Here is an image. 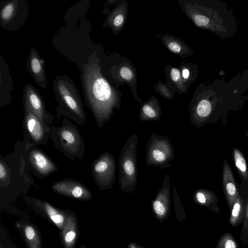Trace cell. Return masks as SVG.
<instances>
[{"label": "cell", "instance_id": "cell-10", "mask_svg": "<svg viewBox=\"0 0 248 248\" xmlns=\"http://www.w3.org/2000/svg\"><path fill=\"white\" fill-rule=\"evenodd\" d=\"M27 160L31 170L39 178L46 177L58 170L53 160L40 149L36 147L29 151Z\"/></svg>", "mask_w": 248, "mask_h": 248}, {"label": "cell", "instance_id": "cell-24", "mask_svg": "<svg viewBox=\"0 0 248 248\" xmlns=\"http://www.w3.org/2000/svg\"><path fill=\"white\" fill-rule=\"evenodd\" d=\"M142 111L145 117L142 121L147 119L158 120L159 115L155 109L148 104H145L142 108Z\"/></svg>", "mask_w": 248, "mask_h": 248}, {"label": "cell", "instance_id": "cell-1", "mask_svg": "<svg viewBox=\"0 0 248 248\" xmlns=\"http://www.w3.org/2000/svg\"><path fill=\"white\" fill-rule=\"evenodd\" d=\"M81 83L85 102L99 128L109 121L113 104L112 91L101 75L99 65L91 56L81 71Z\"/></svg>", "mask_w": 248, "mask_h": 248}, {"label": "cell", "instance_id": "cell-4", "mask_svg": "<svg viewBox=\"0 0 248 248\" xmlns=\"http://www.w3.org/2000/svg\"><path fill=\"white\" fill-rule=\"evenodd\" d=\"M138 137L133 134L123 147L119 158V184L121 190L132 193L137 182V148Z\"/></svg>", "mask_w": 248, "mask_h": 248}, {"label": "cell", "instance_id": "cell-12", "mask_svg": "<svg viewBox=\"0 0 248 248\" xmlns=\"http://www.w3.org/2000/svg\"><path fill=\"white\" fill-rule=\"evenodd\" d=\"M26 67L36 83L42 88L46 89L47 83L44 61L33 47L30 49L27 60Z\"/></svg>", "mask_w": 248, "mask_h": 248}, {"label": "cell", "instance_id": "cell-18", "mask_svg": "<svg viewBox=\"0 0 248 248\" xmlns=\"http://www.w3.org/2000/svg\"><path fill=\"white\" fill-rule=\"evenodd\" d=\"M232 154L235 165L240 175L244 180L248 179V167L246 160L241 152L237 148H234Z\"/></svg>", "mask_w": 248, "mask_h": 248}, {"label": "cell", "instance_id": "cell-23", "mask_svg": "<svg viewBox=\"0 0 248 248\" xmlns=\"http://www.w3.org/2000/svg\"><path fill=\"white\" fill-rule=\"evenodd\" d=\"M44 205L54 222L58 225L63 222L64 220L63 216L58 214L55 209L46 202H44Z\"/></svg>", "mask_w": 248, "mask_h": 248}, {"label": "cell", "instance_id": "cell-32", "mask_svg": "<svg viewBox=\"0 0 248 248\" xmlns=\"http://www.w3.org/2000/svg\"><path fill=\"white\" fill-rule=\"evenodd\" d=\"M159 89L160 91L164 94V95L167 97H170V93L169 91L167 90L168 89L165 87L163 86V85H160Z\"/></svg>", "mask_w": 248, "mask_h": 248}, {"label": "cell", "instance_id": "cell-15", "mask_svg": "<svg viewBox=\"0 0 248 248\" xmlns=\"http://www.w3.org/2000/svg\"><path fill=\"white\" fill-rule=\"evenodd\" d=\"M170 192L169 178L166 175L162 187L153 202V209L158 217H163L166 213L170 201Z\"/></svg>", "mask_w": 248, "mask_h": 248}, {"label": "cell", "instance_id": "cell-8", "mask_svg": "<svg viewBox=\"0 0 248 248\" xmlns=\"http://www.w3.org/2000/svg\"><path fill=\"white\" fill-rule=\"evenodd\" d=\"M24 110L22 126L28 141L33 146L46 145L50 138V126L42 123L30 110Z\"/></svg>", "mask_w": 248, "mask_h": 248}, {"label": "cell", "instance_id": "cell-2", "mask_svg": "<svg viewBox=\"0 0 248 248\" xmlns=\"http://www.w3.org/2000/svg\"><path fill=\"white\" fill-rule=\"evenodd\" d=\"M53 89L58 103L57 117L70 119L83 126L86 122L84 105L74 81L66 75L57 76L53 81Z\"/></svg>", "mask_w": 248, "mask_h": 248}, {"label": "cell", "instance_id": "cell-29", "mask_svg": "<svg viewBox=\"0 0 248 248\" xmlns=\"http://www.w3.org/2000/svg\"><path fill=\"white\" fill-rule=\"evenodd\" d=\"M76 237V233L75 232L71 231L68 232L65 235V241L67 243H70L73 241Z\"/></svg>", "mask_w": 248, "mask_h": 248}, {"label": "cell", "instance_id": "cell-20", "mask_svg": "<svg viewBox=\"0 0 248 248\" xmlns=\"http://www.w3.org/2000/svg\"><path fill=\"white\" fill-rule=\"evenodd\" d=\"M11 172L5 163L0 160V184L1 186H7L10 182Z\"/></svg>", "mask_w": 248, "mask_h": 248}, {"label": "cell", "instance_id": "cell-30", "mask_svg": "<svg viewBox=\"0 0 248 248\" xmlns=\"http://www.w3.org/2000/svg\"><path fill=\"white\" fill-rule=\"evenodd\" d=\"M170 76L173 81H177L180 78V73L177 69L173 68L171 70Z\"/></svg>", "mask_w": 248, "mask_h": 248}, {"label": "cell", "instance_id": "cell-5", "mask_svg": "<svg viewBox=\"0 0 248 248\" xmlns=\"http://www.w3.org/2000/svg\"><path fill=\"white\" fill-rule=\"evenodd\" d=\"M174 156L173 147L166 137L152 134L146 147V163L148 165L168 168Z\"/></svg>", "mask_w": 248, "mask_h": 248}, {"label": "cell", "instance_id": "cell-26", "mask_svg": "<svg viewBox=\"0 0 248 248\" xmlns=\"http://www.w3.org/2000/svg\"><path fill=\"white\" fill-rule=\"evenodd\" d=\"M120 75L125 80H131L133 76L132 71L126 67H123L120 70Z\"/></svg>", "mask_w": 248, "mask_h": 248}, {"label": "cell", "instance_id": "cell-7", "mask_svg": "<svg viewBox=\"0 0 248 248\" xmlns=\"http://www.w3.org/2000/svg\"><path fill=\"white\" fill-rule=\"evenodd\" d=\"M28 6L24 0H13L3 4L0 13L1 27L9 31L16 30L26 20Z\"/></svg>", "mask_w": 248, "mask_h": 248}, {"label": "cell", "instance_id": "cell-17", "mask_svg": "<svg viewBox=\"0 0 248 248\" xmlns=\"http://www.w3.org/2000/svg\"><path fill=\"white\" fill-rule=\"evenodd\" d=\"M246 204L239 195L232 205L229 223L232 226H237L243 221L246 213Z\"/></svg>", "mask_w": 248, "mask_h": 248}, {"label": "cell", "instance_id": "cell-22", "mask_svg": "<svg viewBox=\"0 0 248 248\" xmlns=\"http://www.w3.org/2000/svg\"><path fill=\"white\" fill-rule=\"evenodd\" d=\"M211 111V104L206 100H202L200 101L196 108L197 115L202 118H207L210 114Z\"/></svg>", "mask_w": 248, "mask_h": 248}, {"label": "cell", "instance_id": "cell-31", "mask_svg": "<svg viewBox=\"0 0 248 248\" xmlns=\"http://www.w3.org/2000/svg\"><path fill=\"white\" fill-rule=\"evenodd\" d=\"M123 20L124 18L122 15H119L115 17L113 20V24L115 26H119L122 24Z\"/></svg>", "mask_w": 248, "mask_h": 248}, {"label": "cell", "instance_id": "cell-19", "mask_svg": "<svg viewBox=\"0 0 248 248\" xmlns=\"http://www.w3.org/2000/svg\"><path fill=\"white\" fill-rule=\"evenodd\" d=\"M216 248H239L237 242L229 232L223 234L217 243Z\"/></svg>", "mask_w": 248, "mask_h": 248}, {"label": "cell", "instance_id": "cell-33", "mask_svg": "<svg viewBox=\"0 0 248 248\" xmlns=\"http://www.w3.org/2000/svg\"><path fill=\"white\" fill-rule=\"evenodd\" d=\"M182 75L184 78H187L189 76V71L187 69L183 70Z\"/></svg>", "mask_w": 248, "mask_h": 248}, {"label": "cell", "instance_id": "cell-9", "mask_svg": "<svg viewBox=\"0 0 248 248\" xmlns=\"http://www.w3.org/2000/svg\"><path fill=\"white\" fill-rule=\"evenodd\" d=\"M23 103L24 109L30 110L42 123L50 126L54 116L47 110L43 97L32 85L27 84L24 87Z\"/></svg>", "mask_w": 248, "mask_h": 248}, {"label": "cell", "instance_id": "cell-28", "mask_svg": "<svg viewBox=\"0 0 248 248\" xmlns=\"http://www.w3.org/2000/svg\"><path fill=\"white\" fill-rule=\"evenodd\" d=\"M25 234L28 239H32L35 234L34 229L31 226L27 227L25 229Z\"/></svg>", "mask_w": 248, "mask_h": 248}, {"label": "cell", "instance_id": "cell-6", "mask_svg": "<svg viewBox=\"0 0 248 248\" xmlns=\"http://www.w3.org/2000/svg\"><path fill=\"white\" fill-rule=\"evenodd\" d=\"M94 182L101 190L111 188L115 182L116 164L111 154L106 152L94 160L92 166Z\"/></svg>", "mask_w": 248, "mask_h": 248}, {"label": "cell", "instance_id": "cell-13", "mask_svg": "<svg viewBox=\"0 0 248 248\" xmlns=\"http://www.w3.org/2000/svg\"><path fill=\"white\" fill-rule=\"evenodd\" d=\"M222 184L225 199L229 209L231 210L235 199L239 194L233 172L226 160L223 162Z\"/></svg>", "mask_w": 248, "mask_h": 248}, {"label": "cell", "instance_id": "cell-3", "mask_svg": "<svg viewBox=\"0 0 248 248\" xmlns=\"http://www.w3.org/2000/svg\"><path fill=\"white\" fill-rule=\"evenodd\" d=\"M50 138L55 148L66 158L82 159L86 146L78 127L66 117L59 126H50Z\"/></svg>", "mask_w": 248, "mask_h": 248}, {"label": "cell", "instance_id": "cell-27", "mask_svg": "<svg viewBox=\"0 0 248 248\" xmlns=\"http://www.w3.org/2000/svg\"><path fill=\"white\" fill-rule=\"evenodd\" d=\"M169 48L173 52L178 53L181 49V46L176 42H170L168 45Z\"/></svg>", "mask_w": 248, "mask_h": 248}, {"label": "cell", "instance_id": "cell-16", "mask_svg": "<svg viewBox=\"0 0 248 248\" xmlns=\"http://www.w3.org/2000/svg\"><path fill=\"white\" fill-rule=\"evenodd\" d=\"M194 200L198 204L208 207L212 212L218 213L220 209L217 205V198L214 192L206 189L195 191Z\"/></svg>", "mask_w": 248, "mask_h": 248}, {"label": "cell", "instance_id": "cell-14", "mask_svg": "<svg viewBox=\"0 0 248 248\" xmlns=\"http://www.w3.org/2000/svg\"><path fill=\"white\" fill-rule=\"evenodd\" d=\"M0 106L9 104L12 100L11 91L13 90L12 78L9 75L7 64L0 58Z\"/></svg>", "mask_w": 248, "mask_h": 248}, {"label": "cell", "instance_id": "cell-35", "mask_svg": "<svg viewBox=\"0 0 248 248\" xmlns=\"http://www.w3.org/2000/svg\"><path fill=\"white\" fill-rule=\"evenodd\" d=\"M246 136H248V132L246 133Z\"/></svg>", "mask_w": 248, "mask_h": 248}, {"label": "cell", "instance_id": "cell-21", "mask_svg": "<svg viewBox=\"0 0 248 248\" xmlns=\"http://www.w3.org/2000/svg\"><path fill=\"white\" fill-rule=\"evenodd\" d=\"M246 209L240 235V239L244 244L248 245V199L246 201Z\"/></svg>", "mask_w": 248, "mask_h": 248}, {"label": "cell", "instance_id": "cell-34", "mask_svg": "<svg viewBox=\"0 0 248 248\" xmlns=\"http://www.w3.org/2000/svg\"><path fill=\"white\" fill-rule=\"evenodd\" d=\"M136 248L135 247V246H134L133 245H130V248Z\"/></svg>", "mask_w": 248, "mask_h": 248}, {"label": "cell", "instance_id": "cell-11", "mask_svg": "<svg viewBox=\"0 0 248 248\" xmlns=\"http://www.w3.org/2000/svg\"><path fill=\"white\" fill-rule=\"evenodd\" d=\"M55 192L76 199H89L92 195L89 190L79 181L71 178H65L55 182L52 185Z\"/></svg>", "mask_w": 248, "mask_h": 248}, {"label": "cell", "instance_id": "cell-25", "mask_svg": "<svg viewBox=\"0 0 248 248\" xmlns=\"http://www.w3.org/2000/svg\"><path fill=\"white\" fill-rule=\"evenodd\" d=\"M194 21L197 26L202 27L206 25L209 20L206 16L202 15H196L194 17Z\"/></svg>", "mask_w": 248, "mask_h": 248}]
</instances>
